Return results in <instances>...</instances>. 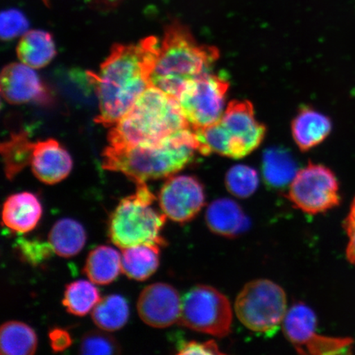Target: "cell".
<instances>
[{
	"mask_svg": "<svg viewBox=\"0 0 355 355\" xmlns=\"http://www.w3.org/2000/svg\"><path fill=\"white\" fill-rule=\"evenodd\" d=\"M159 51V40L148 37L136 44H115L99 72L88 73L99 100L97 123L111 128L153 86Z\"/></svg>",
	"mask_w": 355,
	"mask_h": 355,
	"instance_id": "cell-1",
	"label": "cell"
},
{
	"mask_svg": "<svg viewBox=\"0 0 355 355\" xmlns=\"http://www.w3.org/2000/svg\"><path fill=\"white\" fill-rule=\"evenodd\" d=\"M198 141L191 128L166 137L157 144L106 146L103 168L121 172L136 184L175 175L193 161Z\"/></svg>",
	"mask_w": 355,
	"mask_h": 355,
	"instance_id": "cell-2",
	"label": "cell"
},
{
	"mask_svg": "<svg viewBox=\"0 0 355 355\" xmlns=\"http://www.w3.org/2000/svg\"><path fill=\"white\" fill-rule=\"evenodd\" d=\"M187 128H191L175 97L152 86L111 127L108 141L112 146L155 144Z\"/></svg>",
	"mask_w": 355,
	"mask_h": 355,
	"instance_id": "cell-3",
	"label": "cell"
},
{
	"mask_svg": "<svg viewBox=\"0 0 355 355\" xmlns=\"http://www.w3.org/2000/svg\"><path fill=\"white\" fill-rule=\"evenodd\" d=\"M219 57L218 49L199 44L188 26L172 21L159 44L153 86L177 98L186 83L210 73Z\"/></svg>",
	"mask_w": 355,
	"mask_h": 355,
	"instance_id": "cell-4",
	"label": "cell"
},
{
	"mask_svg": "<svg viewBox=\"0 0 355 355\" xmlns=\"http://www.w3.org/2000/svg\"><path fill=\"white\" fill-rule=\"evenodd\" d=\"M198 153H212L241 159L254 152L264 139L266 128L255 118L254 105L248 101H230L218 121L192 130Z\"/></svg>",
	"mask_w": 355,
	"mask_h": 355,
	"instance_id": "cell-5",
	"label": "cell"
},
{
	"mask_svg": "<svg viewBox=\"0 0 355 355\" xmlns=\"http://www.w3.org/2000/svg\"><path fill=\"white\" fill-rule=\"evenodd\" d=\"M136 192L124 198L110 216L109 237L119 248L165 245L161 232L166 216L152 207L155 197L146 183L137 184Z\"/></svg>",
	"mask_w": 355,
	"mask_h": 355,
	"instance_id": "cell-6",
	"label": "cell"
},
{
	"mask_svg": "<svg viewBox=\"0 0 355 355\" xmlns=\"http://www.w3.org/2000/svg\"><path fill=\"white\" fill-rule=\"evenodd\" d=\"M239 320L248 329L259 333L276 331L287 311L285 291L269 279H254L239 292L234 304Z\"/></svg>",
	"mask_w": 355,
	"mask_h": 355,
	"instance_id": "cell-7",
	"label": "cell"
},
{
	"mask_svg": "<svg viewBox=\"0 0 355 355\" xmlns=\"http://www.w3.org/2000/svg\"><path fill=\"white\" fill-rule=\"evenodd\" d=\"M233 313L226 296L209 286H197L182 300L179 322L191 330L225 337L232 330Z\"/></svg>",
	"mask_w": 355,
	"mask_h": 355,
	"instance_id": "cell-8",
	"label": "cell"
},
{
	"mask_svg": "<svg viewBox=\"0 0 355 355\" xmlns=\"http://www.w3.org/2000/svg\"><path fill=\"white\" fill-rule=\"evenodd\" d=\"M229 88L228 80L210 73L185 84L176 99L192 130L209 126L219 121L225 110Z\"/></svg>",
	"mask_w": 355,
	"mask_h": 355,
	"instance_id": "cell-9",
	"label": "cell"
},
{
	"mask_svg": "<svg viewBox=\"0 0 355 355\" xmlns=\"http://www.w3.org/2000/svg\"><path fill=\"white\" fill-rule=\"evenodd\" d=\"M287 198L297 209L317 215L339 205V183L329 168L311 162L297 172Z\"/></svg>",
	"mask_w": 355,
	"mask_h": 355,
	"instance_id": "cell-10",
	"label": "cell"
},
{
	"mask_svg": "<svg viewBox=\"0 0 355 355\" xmlns=\"http://www.w3.org/2000/svg\"><path fill=\"white\" fill-rule=\"evenodd\" d=\"M317 317L304 304L293 305L283 321L286 338L304 354H341L352 352L353 340L318 335Z\"/></svg>",
	"mask_w": 355,
	"mask_h": 355,
	"instance_id": "cell-11",
	"label": "cell"
},
{
	"mask_svg": "<svg viewBox=\"0 0 355 355\" xmlns=\"http://www.w3.org/2000/svg\"><path fill=\"white\" fill-rule=\"evenodd\" d=\"M205 201L201 182L190 175L168 177L159 193L162 213L178 223H186L195 218Z\"/></svg>",
	"mask_w": 355,
	"mask_h": 355,
	"instance_id": "cell-12",
	"label": "cell"
},
{
	"mask_svg": "<svg viewBox=\"0 0 355 355\" xmlns=\"http://www.w3.org/2000/svg\"><path fill=\"white\" fill-rule=\"evenodd\" d=\"M3 98L11 105L51 104L53 96L34 69L24 63H12L4 67L1 79Z\"/></svg>",
	"mask_w": 355,
	"mask_h": 355,
	"instance_id": "cell-13",
	"label": "cell"
},
{
	"mask_svg": "<svg viewBox=\"0 0 355 355\" xmlns=\"http://www.w3.org/2000/svg\"><path fill=\"white\" fill-rule=\"evenodd\" d=\"M181 309L179 292L166 283L146 286L137 300V312L141 320L155 328H166L179 322Z\"/></svg>",
	"mask_w": 355,
	"mask_h": 355,
	"instance_id": "cell-14",
	"label": "cell"
},
{
	"mask_svg": "<svg viewBox=\"0 0 355 355\" xmlns=\"http://www.w3.org/2000/svg\"><path fill=\"white\" fill-rule=\"evenodd\" d=\"M33 174L46 184L66 179L73 168V159L59 141L47 139L35 143L32 162Z\"/></svg>",
	"mask_w": 355,
	"mask_h": 355,
	"instance_id": "cell-15",
	"label": "cell"
},
{
	"mask_svg": "<svg viewBox=\"0 0 355 355\" xmlns=\"http://www.w3.org/2000/svg\"><path fill=\"white\" fill-rule=\"evenodd\" d=\"M42 216L41 202L32 193L12 194L3 203V222L13 232L24 234L32 232Z\"/></svg>",
	"mask_w": 355,
	"mask_h": 355,
	"instance_id": "cell-16",
	"label": "cell"
},
{
	"mask_svg": "<svg viewBox=\"0 0 355 355\" xmlns=\"http://www.w3.org/2000/svg\"><path fill=\"white\" fill-rule=\"evenodd\" d=\"M206 222L211 232L227 238L238 236L250 226L242 208L228 198L217 199L210 204L206 212Z\"/></svg>",
	"mask_w": 355,
	"mask_h": 355,
	"instance_id": "cell-17",
	"label": "cell"
},
{
	"mask_svg": "<svg viewBox=\"0 0 355 355\" xmlns=\"http://www.w3.org/2000/svg\"><path fill=\"white\" fill-rule=\"evenodd\" d=\"M331 119L313 109H302L291 124L293 139L302 152L321 144L329 136Z\"/></svg>",
	"mask_w": 355,
	"mask_h": 355,
	"instance_id": "cell-18",
	"label": "cell"
},
{
	"mask_svg": "<svg viewBox=\"0 0 355 355\" xmlns=\"http://www.w3.org/2000/svg\"><path fill=\"white\" fill-rule=\"evenodd\" d=\"M56 54L52 35L43 30L28 31L21 35L17 47V55L21 63L34 69L47 66Z\"/></svg>",
	"mask_w": 355,
	"mask_h": 355,
	"instance_id": "cell-19",
	"label": "cell"
},
{
	"mask_svg": "<svg viewBox=\"0 0 355 355\" xmlns=\"http://www.w3.org/2000/svg\"><path fill=\"white\" fill-rule=\"evenodd\" d=\"M122 270L121 255L114 248L100 246L89 254L84 273L97 285H109Z\"/></svg>",
	"mask_w": 355,
	"mask_h": 355,
	"instance_id": "cell-20",
	"label": "cell"
},
{
	"mask_svg": "<svg viewBox=\"0 0 355 355\" xmlns=\"http://www.w3.org/2000/svg\"><path fill=\"white\" fill-rule=\"evenodd\" d=\"M159 264V247L141 244L123 250L122 272L128 278L145 281L157 272Z\"/></svg>",
	"mask_w": 355,
	"mask_h": 355,
	"instance_id": "cell-21",
	"label": "cell"
},
{
	"mask_svg": "<svg viewBox=\"0 0 355 355\" xmlns=\"http://www.w3.org/2000/svg\"><path fill=\"white\" fill-rule=\"evenodd\" d=\"M87 241L83 225L78 221L64 218L58 220L49 234V243L57 255L71 257L81 252Z\"/></svg>",
	"mask_w": 355,
	"mask_h": 355,
	"instance_id": "cell-22",
	"label": "cell"
},
{
	"mask_svg": "<svg viewBox=\"0 0 355 355\" xmlns=\"http://www.w3.org/2000/svg\"><path fill=\"white\" fill-rule=\"evenodd\" d=\"M37 336L32 327L21 322H8L0 330V347L4 355H31L37 349Z\"/></svg>",
	"mask_w": 355,
	"mask_h": 355,
	"instance_id": "cell-23",
	"label": "cell"
},
{
	"mask_svg": "<svg viewBox=\"0 0 355 355\" xmlns=\"http://www.w3.org/2000/svg\"><path fill=\"white\" fill-rule=\"evenodd\" d=\"M35 143L26 132L13 133L1 146V153L8 179L12 180L32 162Z\"/></svg>",
	"mask_w": 355,
	"mask_h": 355,
	"instance_id": "cell-24",
	"label": "cell"
},
{
	"mask_svg": "<svg viewBox=\"0 0 355 355\" xmlns=\"http://www.w3.org/2000/svg\"><path fill=\"white\" fill-rule=\"evenodd\" d=\"M130 309L125 299L119 295L105 297L93 309L92 318L96 325L105 331L121 329L128 322Z\"/></svg>",
	"mask_w": 355,
	"mask_h": 355,
	"instance_id": "cell-25",
	"label": "cell"
},
{
	"mask_svg": "<svg viewBox=\"0 0 355 355\" xmlns=\"http://www.w3.org/2000/svg\"><path fill=\"white\" fill-rule=\"evenodd\" d=\"M263 171L266 184L275 189L286 187L298 172L291 155L278 149L266 153Z\"/></svg>",
	"mask_w": 355,
	"mask_h": 355,
	"instance_id": "cell-26",
	"label": "cell"
},
{
	"mask_svg": "<svg viewBox=\"0 0 355 355\" xmlns=\"http://www.w3.org/2000/svg\"><path fill=\"white\" fill-rule=\"evenodd\" d=\"M100 300V293L92 282L80 279L67 286L63 304L69 313L82 317L94 309Z\"/></svg>",
	"mask_w": 355,
	"mask_h": 355,
	"instance_id": "cell-27",
	"label": "cell"
},
{
	"mask_svg": "<svg viewBox=\"0 0 355 355\" xmlns=\"http://www.w3.org/2000/svg\"><path fill=\"white\" fill-rule=\"evenodd\" d=\"M259 184V174L254 168L239 165L230 168L225 176V186L233 196L247 198L256 192Z\"/></svg>",
	"mask_w": 355,
	"mask_h": 355,
	"instance_id": "cell-28",
	"label": "cell"
},
{
	"mask_svg": "<svg viewBox=\"0 0 355 355\" xmlns=\"http://www.w3.org/2000/svg\"><path fill=\"white\" fill-rule=\"evenodd\" d=\"M121 348L112 336L104 331H91L86 333L80 344L82 354H118Z\"/></svg>",
	"mask_w": 355,
	"mask_h": 355,
	"instance_id": "cell-29",
	"label": "cell"
},
{
	"mask_svg": "<svg viewBox=\"0 0 355 355\" xmlns=\"http://www.w3.org/2000/svg\"><path fill=\"white\" fill-rule=\"evenodd\" d=\"M0 26L3 41H11L28 32L29 21L21 11L10 8L2 12Z\"/></svg>",
	"mask_w": 355,
	"mask_h": 355,
	"instance_id": "cell-30",
	"label": "cell"
},
{
	"mask_svg": "<svg viewBox=\"0 0 355 355\" xmlns=\"http://www.w3.org/2000/svg\"><path fill=\"white\" fill-rule=\"evenodd\" d=\"M17 245L21 256L33 265L42 263L54 252L50 243L20 239L17 241Z\"/></svg>",
	"mask_w": 355,
	"mask_h": 355,
	"instance_id": "cell-31",
	"label": "cell"
},
{
	"mask_svg": "<svg viewBox=\"0 0 355 355\" xmlns=\"http://www.w3.org/2000/svg\"><path fill=\"white\" fill-rule=\"evenodd\" d=\"M178 354H223L215 341H188L180 345Z\"/></svg>",
	"mask_w": 355,
	"mask_h": 355,
	"instance_id": "cell-32",
	"label": "cell"
},
{
	"mask_svg": "<svg viewBox=\"0 0 355 355\" xmlns=\"http://www.w3.org/2000/svg\"><path fill=\"white\" fill-rule=\"evenodd\" d=\"M344 229L349 238L346 257L349 263L355 266V198L350 207L349 215L344 222Z\"/></svg>",
	"mask_w": 355,
	"mask_h": 355,
	"instance_id": "cell-33",
	"label": "cell"
},
{
	"mask_svg": "<svg viewBox=\"0 0 355 355\" xmlns=\"http://www.w3.org/2000/svg\"><path fill=\"white\" fill-rule=\"evenodd\" d=\"M49 336H50L51 348L55 352H64L73 343L69 333L61 328L53 329Z\"/></svg>",
	"mask_w": 355,
	"mask_h": 355,
	"instance_id": "cell-34",
	"label": "cell"
},
{
	"mask_svg": "<svg viewBox=\"0 0 355 355\" xmlns=\"http://www.w3.org/2000/svg\"><path fill=\"white\" fill-rule=\"evenodd\" d=\"M93 10L101 12H110L116 10L124 0H86Z\"/></svg>",
	"mask_w": 355,
	"mask_h": 355,
	"instance_id": "cell-35",
	"label": "cell"
},
{
	"mask_svg": "<svg viewBox=\"0 0 355 355\" xmlns=\"http://www.w3.org/2000/svg\"><path fill=\"white\" fill-rule=\"evenodd\" d=\"M42 1L46 6H50V0H42Z\"/></svg>",
	"mask_w": 355,
	"mask_h": 355,
	"instance_id": "cell-36",
	"label": "cell"
}]
</instances>
